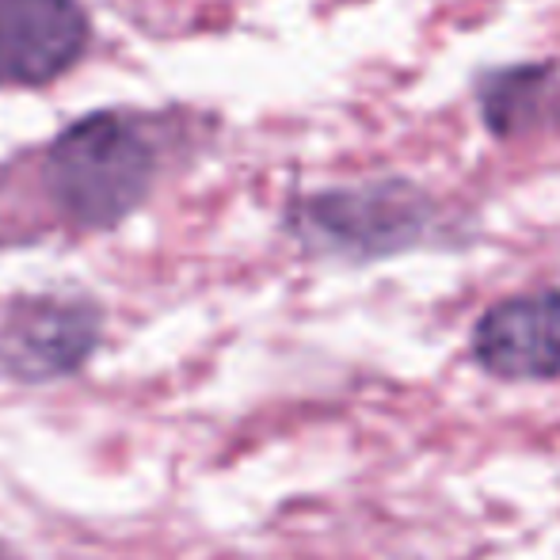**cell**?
Segmentation results:
<instances>
[{"label":"cell","instance_id":"obj_1","mask_svg":"<svg viewBox=\"0 0 560 560\" xmlns=\"http://www.w3.org/2000/svg\"><path fill=\"white\" fill-rule=\"evenodd\" d=\"M156 176V145L130 115L100 112L73 122L46 153V187L69 222L112 229L141 207Z\"/></svg>","mask_w":560,"mask_h":560},{"label":"cell","instance_id":"obj_2","mask_svg":"<svg viewBox=\"0 0 560 560\" xmlns=\"http://www.w3.org/2000/svg\"><path fill=\"white\" fill-rule=\"evenodd\" d=\"M298 229L310 244L339 256H385L420 241L428 229V202L400 184L336 191L305 202Z\"/></svg>","mask_w":560,"mask_h":560},{"label":"cell","instance_id":"obj_3","mask_svg":"<svg viewBox=\"0 0 560 560\" xmlns=\"http://www.w3.org/2000/svg\"><path fill=\"white\" fill-rule=\"evenodd\" d=\"M100 343V310L84 298H23L0 320V370L23 382L66 377Z\"/></svg>","mask_w":560,"mask_h":560},{"label":"cell","instance_id":"obj_4","mask_svg":"<svg viewBox=\"0 0 560 560\" xmlns=\"http://www.w3.org/2000/svg\"><path fill=\"white\" fill-rule=\"evenodd\" d=\"M89 46L77 0H0V84H46L73 69Z\"/></svg>","mask_w":560,"mask_h":560},{"label":"cell","instance_id":"obj_5","mask_svg":"<svg viewBox=\"0 0 560 560\" xmlns=\"http://www.w3.org/2000/svg\"><path fill=\"white\" fill-rule=\"evenodd\" d=\"M477 362L508 382H546L560 374V294L508 298L492 305L472 336Z\"/></svg>","mask_w":560,"mask_h":560},{"label":"cell","instance_id":"obj_6","mask_svg":"<svg viewBox=\"0 0 560 560\" xmlns=\"http://www.w3.org/2000/svg\"><path fill=\"white\" fill-rule=\"evenodd\" d=\"M549 89H553V81H546V77L534 73V69L495 77L485 89V112H488L492 130L515 133V130H523V126H530V118L541 112L538 96H546Z\"/></svg>","mask_w":560,"mask_h":560},{"label":"cell","instance_id":"obj_7","mask_svg":"<svg viewBox=\"0 0 560 560\" xmlns=\"http://www.w3.org/2000/svg\"><path fill=\"white\" fill-rule=\"evenodd\" d=\"M0 560H8V557H4V549H0Z\"/></svg>","mask_w":560,"mask_h":560}]
</instances>
